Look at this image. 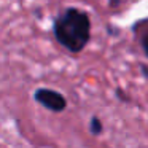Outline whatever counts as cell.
<instances>
[{
  "label": "cell",
  "instance_id": "3957f363",
  "mask_svg": "<svg viewBox=\"0 0 148 148\" xmlns=\"http://www.w3.org/2000/svg\"><path fill=\"white\" fill-rule=\"evenodd\" d=\"M102 129H103L102 121H100L97 116H92V118H91V121H89V131H91V134H92V135H99V134H102Z\"/></svg>",
  "mask_w": 148,
  "mask_h": 148
},
{
  "label": "cell",
  "instance_id": "6da1fadb",
  "mask_svg": "<svg viewBox=\"0 0 148 148\" xmlns=\"http://www.w3.org/2000/svg\"><path fill=\"white\" fill-rule=\"evenodd\" d=\"M53 34L61 46L73 54H78L91 40L89 14L75 7L65 8L53 23Z\"/></svg>",
  "mask_w": 148,
  "mask_h": 148
},
{
  "label": "cell",
  "instance_id": "8992f818",
  "mask_svg": "<svg viewBox=\"0 0 148 148\" xmlns=\"http://www.w3.org/2000/svg\"><path fill=\"white\" fill-rule=\"evenodd\" d=\"M119 3V0H110V7H116Z\"/></svg>",
  "mask_w": 148,
  "mask_h": 148
},
{
  "label": "cell",
  "instance_id": "277c9868",
  "mask_svg": "<svg viewBox=\"0 0 148 148\" xmlns=\"http://www.w3.org/2000/svg\"><path fill=\"white\" fill-rule=\"evenodd\" d=\"M140 45H142V49H143V53L148 56V32H145L143 35H142V38H140Z\"/></svg>",
  "mask_w": 148,
  "mask_h": 148
},
{
  "label": "cell",
  "instance_id": "5b68a950",
  "mask_svg": "<svg viewBox=\"0 0 148 148\" xmlns=\"http://www.w3.org/2000/svg\"><path fill=\"white\" fill-rule=\"evenodd\" d=\"M142 73L148 78V67H147V65H142Z\"/></svg>",
  "mask_w": 148,
  "mask_h": 148
},
{
  "label": "cell",
  "instance_id": "7a4b0ae2",
  "mask_svg": "<svg viewBox=\"0 0 148 148\" xmlns=\"http://www.w3.org/2000/svg\"><path fill=\"white\" fill-rule=\"evenodd\" d=\"M34 99H35L40 105L45 107L46 110L54 112V113L64 112L65 107H67V99H65L61 92H58V91H54V89H49V88H38V89H35Z\"/></svg>",
  "mask_w": 148,
  "mask_h": 148
}]
</instances>
